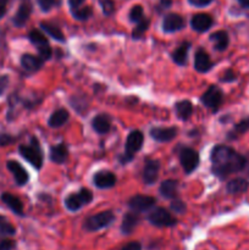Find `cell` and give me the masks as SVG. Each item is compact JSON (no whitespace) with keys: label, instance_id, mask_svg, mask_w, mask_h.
<instances>
[{"label":"cell","instance_id":"9a60e30c","mask_svg":"<svg viewBox=\"0 0 249 250\" xmlns=\"http://www.w3.org/2000/svg\"><path fill=\"white\" fill-rule=\"evenodd\" d=\"M151 138L160 143H165V142L172 141L177 134V128L175 127H167V128H163V127H154L149 131Z\"/></svg>","mask_w":249,"mask_h":250},{"label":"cell","instance_id":"4fadbf2b","mask_svg":"<svg viewBox=\"0 0 249 250\" xmlns=\"http://www.w3.org/2000/svg\"><path fill=\"white\" fill-rule=\"evenodd\" d=\"M214 66L210 56L204 49H198L194 54V68L200 73H205L210 71Z\"/></svg>","mask_w":249,"mask_h":250},{"label":"cell","instance_id":"d6a6232c","mask_svg":"<svg viewBox=\"0 0 249 250\" xmlns=\"http://www.w3.org/2000/svg\"><path fill=\"white\" fill-rule=\"evenodd\" d=\"M71 12H72V16L76 20H78V21H85V20H88L93 15V9L90 6L78 7V9L72 10Z\"/></svg>","mask_w":249,"mask_h":250},{"label":"cell","instance_id":"44dd1931","mask_svg":"<svg viewBox=\"0 0 249 250\" xmlns=\"http://www.w3.org/2000/svg\"><path fill=\"white\" fill-rule=\"evenodd\" d=\"M67 158H68V149L65 143H60L58 144V146H51L50 160L53 161L54 164L61 165V164H63L66 160H67Z\"/></svg>","mask_w":249,"mask_h":250},{"label":"cell","instance_id":"b9f144b4","mask_svg":"<svg viewBox=\"0 0 249 250\" xmlns=\"http://www.w3.org/2000/svg\"><path fill=\"white\" fill-rule=\"evenodd\" d=\"M7 84H9V77L6 75L0 76V95H2V93L6 90Z\"/></svg>","mask_w":249,"mask_h":250},{"label":"cell","instance_id":"7a4b0ae2","mask_svg":"<svg viewBox=\"0 0 249 250\" xmlns=\"http://www.w3.org/2000/svg\"><path fill=\"white\" fill-rule=\"evenodd\" d=\"M144 143V136L141 131L136 129V131H132L131 133L128 134L126 141V150L124 153L120 156V163L122 165H126L129 161H132L134 159V155H136L137 151H139L143 146Z\"/></svg>","mask_w":249,"mask_h":250},{"label":"cell","instance_id":"c3c4849f","mask_svg":"<svg viewBox=\"0 0 249 250\" xmlns=\"http://www.w3.org/2000/svg\"><path fill=\"white\" fill-rule=\"evenodd\" d=\"M5 222H7V221H6V219H5V217L2 216V215H0V227H1L2 225L5 224Z\"/></svg>","mask_w":249,"mask_h":250},{"label":"cell","instance_id":"60d3db41","mask_svg":"<svg viewBox=\"0 0 249 250\" xmlns=\"http://www.w3.org/2000/svg\"><path fill=\"white\" fill-rule=\"evenodd\" d=\"M121 250H142V246L139 242H129L126 246H124Z\"/></svg>","mask_w":249,"mask_h":250},{"label":"cell","instance_id":"d590c367","mask_svg":"<svg viewBox=\"0 0 249 250\" xmlns=\"http://www.w3.org/2000/svg\"><path fill=\"white\" fill-rule=\"evenodd\" d=\"M98 1H99L100 6H102L104 15H106V16H109V15H111L115 11V4L112 0H98Z\"/></svg>","mask_w":249,"mask_h":250},{"label":"cell","instance_id":"ee69618b","mask_svg":"<svg viewBox=\"0 0 249 250\" xmlns=\"http://www.w3.org/2000/svg\"><path fill=\"white\" fill-rule=\"evenodd\" d=\"M11 142H14V139H12L11 137L7 136V134H1V136H0V146H7V144H10Z\"/></svg>","mask_w":249,"mask_h":250},{"label":"cell","instance_id":"9c48e42d","mask_svg":"<svg viewBox=\"0 0 249 250\" xmlns=\"http://www.w3.org/2000/svg\"><path fill=\"white\" fill-rule=\"evenodd\" d=\"M156 200L155 198L149 197V195H134L129 199L128 202V207L132 211L136 212H144L148 211V210L153 209L154 205H155Z\"/></svg>","mask_w":249,"mask_h":250},{"label":"cell","instance_id":"4dcf8cb0","mask_svg":"<svg viewBox=\"0 0 249 250\" xmlns=\"http://www.w3.org/2000/svg\"><path fill=\"white\" fill-rule=\"evenodd\" d=\"M28 39L31 41L32 44H34V45L37 46V48H38V46L44 45V44H49L46 37L44 36L42 32H39L38 29H33V31L29 32Z\"/></svg>","mask_w":249,"mask_h":250},{"label":"cell","instance_id":"8fae6325","mask_svg":"<svg viewBox=\"0 0 249 250\" xmlns=\"http://www.w3.org/2000/svg\"><path fill=\"white\" fill-rule=\"evenodd\" d=\"M185 19L181 15L168 14L164 17L163 31L165 33H173V32L181 31L185 27Z\"/></svg>","mask_w":249,"mask_h":250},{"label":"cell","instance_id":"7bdbcfd3","mask_svg":"<svg viewBox=\"0 0 249 250\" xmlns=\"http://www.w3.org/2000/svg\"><path fill=\"white\" fill-rule=\"evenodd\" d=\"M84 1L85 0H68V5H70L71 7V11L81 7V5H82Z\"/></svg>","mask_w":249,"mask_h":250},{"label":"cell","instance_id":"74e56055","mask_svg":"<svg viewBox=\"0 0 249 250\" xmlns=\"http://www.w3.org/2000/svg\"><path fill=\"white\" fill-rule=\"evenodd\" d=\"M15 248V242L10 238L0 237V250H12Z\"/></svg>","mask_w":249,"mask_h":250},{"label":"cell","instance_id":"ffe728a7","mask_svg":"<svg viewBox=\"0 0 249 250\" xmlns=\"http://www.w3.org/2000/svg\"><path fill=\"white\" fill-rule=\"evenodd\" d=\"M1 200L16 215H21V216L23 215V204L16 195L11 194V193H2Z\"/></svg>","mask_w":249,"mask_h":250},{"label":"cell","instance_id":"8992f818","mask_svg":"<svg viewBox=\"0 0 249 250\" xmlns=\"http://www.w3.org/2000/svg\"><path fill=\"white\" fill-rule=\"evenodd\" d=\"M148 220L151 225L156 227H171L175 226L177 220L164 208H155L148 215Z\"/></svg>","mask_w":249,"mask_h":250},{"label":"cell","instance_id":"52a82bcc","mask_svg":"<svg viewBox=\"0 0 249 250\" xmlns=\"http://www.w3.org/2000/svg\"><path fill=\"white\" fill-rule=\"evenodd\" d=\"M200 100L205 106L216 111L224 100V93L217 85H210L207 92L202 95Z\"/></svg>","mask_w":249,"mask_h":250},{"label":"cell","instance_id":"e575fe53","mask_svg":"<svg viewBox=\"0 0 249 250\" xmlns=\"http://www.w3.org/2000/svg\"><path fill=\"white\" fill-rule=\"evenodd\" d=\"M38 2L39 7H41L42 11L44 12H48L53 9L55 5L60 4V0H37Z\"/></svg>","mask_w":249,"mask_h":250},{"label":"cell","instance_id":"ac0fdd59","mask_svg":"<svg viewBox=\"0 0 249 250\" xmlns=\"http://www.w3.org/2000/svg\"><path fill=\"white\" fill-rule=\"evenodd\" d=\"M92 127L97 133L106 134L111 128V120L107 115L100 114L92 120Z\"/></svg>","mask_w":249,"mask_h":250},{"label":"cell","instance_id":"e0dca14e","mask_svg":"<svg viewBox=\"0 0 249 250\" xmlns=\"http://www.w3.org/2000/svg\"><path fill=\"white\" fill-rule=\"evenodd\" d=\"M44 60L39 56L32 55V54H24L21 58V66L26 71L29 72H36L43 66Z\"/></svg>","mask_w":249,"mask_h":250},{"label":"cell","instance_id":"4316f807","mask_svg":"<svg viewBox=\"0 0 249 250\" xmlns=\"http://www.w3.org/2000/svg\"><path fill=\"white\" fill-rule=\"evenodd\" d=\"M249 188V182L244 178H234L229 181L226 186V189L229 194H241L246 193Z\"/></svg>","mask_w":249,"mask_h":250},{"label":"cell","instance_id":"f35d334b","mask_svg":"<svg viewBox=\"0 0 249 250\" xmlns=\"http://www.w3.org/2000/svg\"><path fill=\"white\" fill-rule=\"evenodd\" d=\"M236 78H237V76H236V73L233 72V71L227 70V71H225L224 75H222L221 81H222V82L228 83V82H233V81H236Z\"/></svg>","mask_w":249,"mask_h":250},{"label":"cell","instance_id":"ba28073f","mask_svg":"<svg viewBox=\"0 0 249 250\" xmlns=\"http://www.w3.org/2000/svg\"><path fill=\"white\" fill-rule=\"evenodd\" d=\"M180 161L185 172L189 175L199 165V154L194 149L183 148L180 153Z\"/></svg>","mask_w":249,"mask_h":250},{"label":"cell","instance_id":"d6986e66","mask_svg":"<svg viewBox=\"0 0 249 250\" xmlns=\"http://www.w3.org/2000/svg\"><path fill=\"white\" fill-rule=\"evenodd\" d=\"M139 224V216L138 212L131 211L127 212L124 216V220H122L121 224V232L124 234H131L132 232L134 231L137 226Z\"/></svg>","mask_w":249,"mask_h":250},{"label":"cell","instance_id":"f1b7e54d","mask_svg":"<svg viewBox=\"0 0 249 250\" xmlns=\"http://www.w3.org/2000/svg\"><path fill=\"white\" fill-rule=\"evenodd\" d=\"M41 27H42V29H43V31L45 32V33L48 34L49 37L54 38L55 41L61 42V43H65L66 38H65V36H63L62 31H61L59 27L54 26V24L49 23V22H42Z\"/></svg>","mask_w":249,"mask_h":250},{"label":"cell","instance_id":"d4e9b609","mask_svg":"<svg viewBox=\"0 0 249 250\" xmlns=\"http://www.w3.org/2000/svg\"><path fill=\"white\" fill-rule=\"evenodd\" d=\"M190 48V43L189 42H183L177 49L172 53V60L176 65L178 66H183L186 65L187 62V58H188V51H189Z\"/></svg>","mask_w":249,"mask_h":250},{"label":"cell","instance_id":"484cf974","mask_svg":"<svg viewBox=\"0 0 249 250\" xmlns=\"http://www.w3.org/2000/svg\"><path fill=\"white\" fill-rule=\"evenodd\" d=\"M176 115L182 121H187L193 114V105L189 100H181L175 104Z\"/></svg>","mask_w":249,"mask_h":250},{"label":"cell","instance_id":"30bf717a","mask_svg":"<svg viewBox=\"0 0 249 250\" xmlns=\"http://www.w3.org/2000/svg\"><path fill=\"white\" fill-rule=\"evenodd\" d=\"M116 176L111 171H98L93 176V185L99 189H109L116 185Z\"/></svg>","mask_w":249,"mask_h":250},{"label":"cell","instance_id":"8d00e7d4","mask_svg":"<svg viewBox=\"0 0 249 250\" xmlns=\"http://www.w3.org/2000/svg\"><path fill=\"white\" fill-rule=\"evenodd\" d=\"M171 210L176 214H183L186 211V204L181 200H175V202L171 203Z\"/></svg>","mask_w":249,"mask_h":250},{"label":"cell","instance_id":"6da1fadb","mask_svg":"<svg viewBox=\"0 0 249 250\" xmlns=\"http://www.w3.org/2000/svg\"><path fill=\"white\" fill-rule=\"evenodd\" d=\"M211 171L215 176L225 180L232 173H237L243 170L247 165V159L233 148L227 146H215L210 155Z\"/></svg>","mask_w":249,"mask_h":250},{"label":"cell","instance_id":"603a6c76","mask_svg":"<svg viewBox=\"0 0 249 250\" xmlns=\"http://www.w3.org/2000/svg\"><path fill=\"white\" fill-rule=\"evenodd\" d=\"M68 111L66 109H58L50 115L48 120V125L51 128H59L63 126L68 121Z\"/></svg>","mask_w":249,"mask_h":250},{"label":"cell","instance_id":"7c38bea8","mask_svg":"<svg viewBox=\"0 0 249 250\" xmlns=\"http://www.w3.org/2000/svg\"><path fill=\"white\" fill-rule=\"evenodd\" d=\"M7 168H9L10 172L12 173L15 178V182L19 186H24L29 181V175L26 171V168L21 165L20 163L15 160H9L6 163Z\"/></svg>","mask_w":249,"mask_h":250},{"label":"cell","instance_id":"5bb4252c","mask_svg":"<svg viewBox=\"0 0 249 250\" xmlns=\"http://www.w3.org/2000/svg\"><path fill=\"white\" fill-rule=\"evenodd\" d=\"M159 170H160V163L158 160H148L143 168V182L145 185H154L158 180Z\"/></svg>","mask_w":249,"mask_h":250},{"label":"cell","instance_id":"f6af8a7d","mask_svg":"<svg viewBox=\"0 0 249 250\" xmlns=\"http://www.w3.org/2000/svg\"><path fill=\"white\" fill-rule=\"evenodd\" d=\"M9 0H0V19L5 16L6 14V5Z\"/></svg>","mask_w":249,"mask_h":250},{"label":"cell","instance_id":"bcb514c9","mask_svg":"<svg viewBox=\"0 0 249 250\" xmlns=\"http://www.w3.org/2000/svg\"><path fill=\"white\" fill-rule=\"evenodd\" d=\"M160 5L164 7V9H167L172 5V0H160Z\"/></svg>","mask_w":249,"mask_h":250},{"label":"cell","instance_id":"f546056e","mask_svg":"<svg viewBox=\"0 0 249 250\" xmlns=\"http://www.w3.org/2000/svg\"><path fill=\"white\" fill-rule=\"evenodd\" d=\"M248 131H249V117H246V119L241 120V121H239L236 126H234L233 131L229 132L228 138L234 139L236 137L241 136V134L246 133V132H248Z\"/></svg>","mask_w":249,"mask_h":250},{"label":"cell","instance_id":"7402d4cb","mask_svg":"<svg viewBox=\"0 0 249 250\" xmlns=\"http://www.w3.org/2000/svg\"><path fill=\"white\" fill-rule=\"evenodd\" d=\"M31 12H32L31 4H28V2H23V4L19 7L17 12L15 14L14 20H12L15 26L23 27L24 24H26V22L28 21L29 16H31Z\"/></svg>","mask_w":249,"mask_h":250},{"label":"cell","instance_id":"277c9868","mask_svg":"<svg viewBox=\"0 0 249 250\" xmlns=\"http://www.w3.org/2000/svg\"><path fill=\"white\" fill-rule=\"evenodd\" d=\"M114 212L106 210V211H102L97 215H92V216L87 217L83 224V229L88 232H97L99 229H106L109 227L112 222L115 221Z\"/></svg>","mask_w":249,"mask_h":250},{"label":"cell","instance_id":"2e32d148","mask_svg":"<svg viewBox=\"0 0 249 250\" xmlns=\"http://www.w3.org/2000/svg\"><path fill=\"white\" fill-rule=\"evenodd\" d=\"M212 23H214V20L208 14H197L190 20V27L195 32H199V33H203V32H207L208 29H210Z\"/></svg>","mask_w":249,"mask_h":250},{"label":"cell","instance_id":"836d02e7","mask_svg":"<svg viewBox=\"0 0 249 250\" xmlns=\"http://www.w3.org/2000/svg\"><path fill=\"white\" fill-rule=\"evenodd\" d=\"M143 15V7L141 5H134L131 9V11H129V21L134 22V23H138L139 21H142L144 19Z\"/></svg>","mask_w":249,"mask_h":250},{"label":"cell","instance_id":"3957f363","mask_svg":"<svg viewBox=\"0 0 249 250\" xmlns=\"http://www.w3.org/2000/svg\"><path fill=\"white\" fill-rule=\"evenodd\" d=\"M19 153L27 163L31 164L34 168L39 170L43 166V153L37 138H32L31 146H20Z\"/></svg>","mask_w":249,"mask_h":250},{"label":"cell","instance_id":"1f68e13d","mask_svg":"<svg viewBox=\"0 0 249 250\" xmlns=\"http://www.w3.org/2000/svg\"><path fill=\"white\" fill-rule=\"evenodd\" d=\"M149 24H150V22L146 19H143L142 21H139L138 23H137V26L134 27L133 32H132V38L141 39L142 37L144 36V33L146 32V29L149 28Z\"/></svg>","mask_w":249,"mask_h":250},{"label":"cell","instance_id":"5b68a950","mask_svg":"<svg viewBox=\"0 0 249 250\" xmlns=\"http://www.w3.org/2000/svg\"><path fill=\"white\" fill-rule=\"evenodd\" d=\"M93 200V193L87 188H82L78 190L77 193H72V194L67 195L65 199V207L66 209L70 211L75 212L78 211L83 205L88 204Z\"/></svg>","mask_w":249,"mask_h":250},{"label":"cell","instance_id":"7dc6e473","mask_svg":"<svg viewBox=\"0 0 249 250\" xmlns=\"http://www.w3.org/2000/svg\"><path fill=\"white\" fill-rule=\"evenodd\" d=\"M238 2L241 4V6L249 9V0H238Z\"/></svg>","mask_w":249,"mask_h":250},{"label":"cell","instance_id":"ab89813d","mask_svg":"<svg viewBox=\"0 0 249 250\" xmlns=\"http://www.w3.org/2000/svg\"><path fill=\"white\" fill-rule=\"evenodd\" d=\"M189 1L190 5H193V6L195 7H204V6H208V5L210 4V2H212L214 0H188Z\"/></svg>","mask_w":249,"mask_h":250},{"label":"cell","instance_id":"cb8c5ba5","mask_svg":"<svg viewBox=\"0 0 249 250\" xmlns=\"http://www.w3.org/2000/svg\"><path fill=\"white\" fill-rule=\"evenodd\" d=\"M210 41L214 44V48L219 51L226 50L229 43V37L226 31H216L210 36Z\"/></svg>","mask_w":249,"mask_h":250},{"label":"cell","instance_id":"83f0119b","mask_svg":"<svg viewBox=\"0 0 249 250\" xmlns=\"http://www.w3.org/2000/svg\"><path fill=\"white\" fill-rule=\"evenodd\" d=\"M177 188L178 185L176 181L173 180H166L164 181L160 185V188H159V192L166 199H172V198L176 197L177 194Z\"/></svg>","mask_w":249,"mask_h":250}]
</instances>
